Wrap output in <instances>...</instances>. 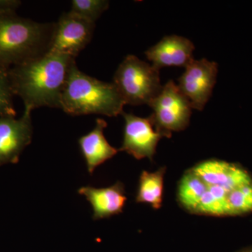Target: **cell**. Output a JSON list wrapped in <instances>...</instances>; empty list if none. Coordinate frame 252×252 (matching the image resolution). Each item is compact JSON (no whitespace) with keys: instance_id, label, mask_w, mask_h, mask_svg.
I'll list each match as a JSON object with an SVG mask.
<instances>
[{"instance_id":"6da1fadb","label":"cell","mask_w":252,"mask_h":252,"mask_svg":"<svg viewBox=\"0 0 252 252\" xmlns=\"http://www.w3.org/2000/svg\"><path fill=\"white\" fill-rule=\"evenodd\" d=\"M76 64L74 58L48 53L10 68L8 73L14 95L31 112L39 107L61 109L63 91Z\"/></svg>"},{"instance_id":"7a4b0ae2","label":"cell","mask_w":252,"mask_h":252,"mask_svg":"<svg viewBox=\"0 0 252 252\" xmlns=\"http://www.w3.org/2000/svg\"><path fill=\"white\" fill-rule=\"evenodd\" d=\"M55 23L35 22L16 13L0 15V67L10 68L49 53Z\"/></svg>"},{"instance_id":"3957f363","label":"cell","mask_w":252,"mask_h":252,"mask_svg":"<svg viewBox=\"0 0 252 252\" xmlns=\"http://www.w3.org/2000/svg\"><path fill=\"white\" fill-rule=\"evenodd\" d=\"M124 103L113 83L104 82L78 69H71L61 99V109L72 116L99 114L109 117L122 114Z\"/></svg>"},{"instance_id":"277c9868","label":"cell","mask_w":252,"mask_h":252,"mask_svg":"<svg viewBox=\"0 0 252 252\" xmlns=\"http://www.w3.org/2000/svg\"><path fill=\"white\" fill-rule=\"evenodd\" d=\"M113 84L125 104H150L162 90L159 69L128 55L114 74Z\"/></svg>"},{"instance_id":"5b68a950","label":"cell","mask_w":252,"mask_h":252,"mask_svg":"<svg viewBox=\"0 0 252 252\" xmlns=\"http://www.w3.org/2000/svg\"><path fill=\"white\" fill-rule=\"evenodd\" d=\"M149 106L154 111L151 119L159 130L172 133L185 130L189 126L192 107L174 81L162 86Z\"/></svg>"},{"instance_id":"8992f818","label":"cell","mask_w":252,"mask_h":252,"mask_svg":"<svg viewBox=\"0 0 252 252\" xmlns=\"http://www.w3.org/2000/svg\"><path fill=\"white\" fill-rule=\"evenodd\" d=\"M125 120L124 140L119 151H124L137 160L148 158L153 160L158 143L163 138H170L171 132H165L156 127L152 119L137 117L122 112Z\"/></svg>"},{"instance_id":"52a82bcc","label":"cell","mask_w":252,"mask_h":252,"mask_svg":"<svg viewBox=\"0 0 252 252\" xmlns=\"http://www.w3.org/2000/svg\"><path fill=\"white\" fill-rule=\"evenodd\" d=\"M95 23H91L69 11L61 15L55 23L49 53L77 59L90 43Z\"/></svg>"},{"instance_id":"ba28073f","label":"cell","mask_w":252,"mask_h":252,"mask_svg":"<svg viewBox=\"0 0 252 252\" xmlns=\"http://www.w3.org/2000/svg\"><path fill=\"white\" fill-rule=\"evenodd\" d=\"M179 79V89L188 99L192 109L202 111L206 105L217 80L218 67L207 60H193Z\"/></svg>"},{"instance_id":"9c48e42d","label":"cell","mask_w":252,"mask_h":252,"mask_svg":"<svg viewBox=\"0 0 252 252\" xmlns=\"http://www.w3.org/2000/svg\"><path fill=\"white\" fill-rule=\"evenodd\" d=\"M31 111L24 109L22 117H0V166L16 164L31 143L33 127Z\"/></svg>"},{"instance_id":"30bf717a","label":"cell","mask_w":252,"mask_h":252,"mask_svg":"<svg viewBox=\"0 0 252 252\" xmlns=\"http://www.w3.org/2000/svg\"><path fill=\"white\" fill-rule=\"evenodd\" d=\"M191 169L206 185L220 187L229 192L252 181L250 173L241 165L222 160H205Z\"/></svg>"},{"instance_id":"8fae6325","label":"cell","mask_w":252,"mask_h":252,"mask_svg":"<svg viewBox=\"0 0 252 252\" xmlns=\"http://www.w3.org/2000/svg\"><path fill=\"white\" fill-rule=\"evenodd\" d=\"M194 49L193 43L187 38L167 36L149 48L145 54L152 65L158 69L171 66L186 67L193 60Z\"/></svg>"},{"instance_id":"7c38bea8","label":"cell","mask_w":252,"mask_h":252,"mask_svg":"<svg viewBox=\"0 0 252 252\" xmlns=\"http://www.w3.org/2000/svg\"><path fill=\"white\" fill-rule=\"evenodd\" d=\"M78 193L86 197L94 210V220L109 218L122 213L127 198L125 187L121 182L106 188L81 187Z\"/></svg>"},{"instance_id":"4fadbf2b","label":"cell","mask_w":252,"mask_h":252,"mask_svg":"<svg viewBox=\"0 0 252 252\" xmlns=\"http://www.w3.org/2000/svg\"><path fill=\"white\" fill-rule=\"evenodd\" d=\"M107 126V123L103 119H97L94 128L78 140L88 172L91 175L97 167L119 152V149L111 146L104 137V130Z\"/></svg>"},{"instance_id":"5bb4252c","label":"cell","mask_w":252,"mask_h":252,"mask_svg":"<svg viewBox=\"0 0 252 252\" xmlns=\"http://www.w3.org/2000/svg\"><path fill=\"white\" fill-rule=\"evenodd\" d=\"M165 170L166 167H162L154 172H142L136 195L137 203L149 204L156 210L162 206Z\"/></svg>"},{"instance_id":"9a60e30c","label":"cell","mask_w":252,"mask_h":252,"mask_svg":"<svg viewBox=\"0 0 252 252\" xmlns=\"http://www.w3.org/2000/svg\"><path fill=\"white\" fill-rule=\"evenodd\" d=\"M206 191V185L191 168L185 172L177 188V200L181 206L195 215Z\"/></svg>"},{"instance_id":"2e32d148","label":"cell","mask_w":252,"mask_h":252,"mask_svg":"<svg viewBox=\"0 0 252 252\" xmlns=\"http://www.w3.org/2000/svg\"><path fill=\"white\" fill-rule=\"evenodd\" d=\"M228 216H240L252 212V181L231 190L227 198Z\"/></svg>"},{"instance_id":"e0dca14e","label":"cell","mask_w":252,"mask_h":252,"mask_svg":"<svg viewBox=\"0 0 252 252\" xmlns=\"http://www.w3.org/2000/svg\"><path fill=\"white\" fill-rule=\"evenodd\" d=\"M109 1L106 0H73L70 12L91 23L96 21L108 9Z\"/></svg>"},{"instance_id":"ac0fdd59","label":"cell","mask_w":252,"mask_h":252,"mask_svg":"<svg viewBox=\"0 0 252 252\" xmlns=\"http://www.w3.org/2000/svg\"><path fill=\"white\" fill-rule=\"evenodd\" d=\"M14 96L8 70L0 67V117H16Z\"/></svg>"},{"instance_id":"d6986e66","label":"cell","mask_w":252,"mask_h":252,"mask_svg":"<svg viewBox=\"0 0 252 252\" xmlns=\"http://www.w3.org/2000/svg\"><path fill=\"white\" fill-rule=\"evenodd\" d=\"M21 4L19 0H0V15L15 14Z\"/></svg>"},{"instance_id":"ffe728a7","label":"cell","mask_w":252,"mask_h":252,"mask_svg":"<svg viewBox=\"0 0 252 252\" xmlns=\"http://www.w3.org/2000/svg\"><path fill=\"white\" fill-rule=\"evenodd\" d=\"M237 252H252V247H249V248H245L239 250Z\"/></svg>"}]
</instances>
